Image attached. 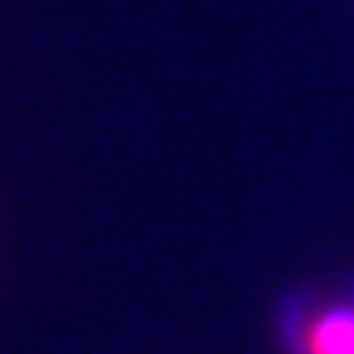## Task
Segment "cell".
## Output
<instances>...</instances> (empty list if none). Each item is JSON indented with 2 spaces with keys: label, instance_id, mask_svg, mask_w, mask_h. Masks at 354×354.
<instances>
[{
  "label": "cell",
  "instance_id": "obj_1",
  "mask_svg": "<svg viewBox=\"0 0 354 354\" xmlns=\"http://www.w3.org/2000/svg\"><path fill=\"white\" fill-rule=\"evenodd\" d=\"M299 354H354V302L312 312L299 328Z\"/></svg>",
  "mask_w": 354,
  "mask_h": 354
}]
</instances>
